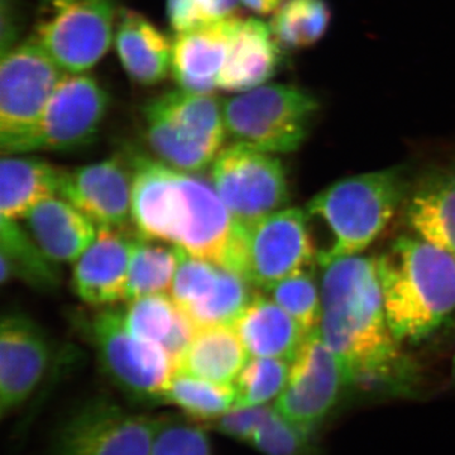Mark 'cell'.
Instances as JSON below:
<instances>
[{
    "label": "cell",
    "mask_w": 455,
    "mask_h": 455,
    "mask_svg": "<svg viewBox=\"0 0 455 455\" xmlns=\"http://www.w3.org/2000/svg\"><path fill=\"white\" fill-rule=\"evenodd\" d=\"M239 17L228 18L176 33L171 74L180 89L212 94L229 52Z\"/></svg>",
    "instance_id": "obj_18"
},
{
    "label": "cell",
    "mask_w": 455,
    "mask_h": 455,
    "mask_svg": "<svg viewBox=\"0 0 455 455\" xmlns=\"http://www.w3.org/2000/svg\"><path fill=\"white\" fill-rule=\"evenodd\" d=\"M20 278L33 289L50 292L60 284L56 263L47 259L17 220L0 217V283Z\"/></svg>",
    "instance_id": "obj_26"
},
{
    "label": "cell",
    "mask_w": 455,
    "mask_h": 455,
    "mask_svg": "<svg viewBox=\"0 0 455 455\" xmlns=\"http://www.w3.org/2000/svg\"><path fill=\"white\" fill-rule=\"evenodd\" d=\"M272 407L252 406L235 407L226 415L214 421L215 430L223 435L229 436L239 442L248 443L253 438L254 433L263 423Z\"/></svg>",
    "instance_id": "obj_38"
},
{
    "label": "cell",
    "mask_w": 455,
    "mask_h": 455,
    "mask_svg": "<svg viewBox=\"0 0 455 455\" xmlns=\"http://www.w3.org/2000/svg\"><path fill=\"white\" fill-rule=\"evenodd\" d=\"M322 268L319 331L350 385H403L410 364L386 317L377 259L358 254Z\"/></svg>",
    "instance_id": "obj_1"
},
{
    "label": "cell",
    "mask_w": 455,
    "mask_h": 455,
    "mask_svg": "<svg viewBox=\"0 0 455 455\" xmlns=\"http://www.w3.org/2000/svg\"><path fill=\"white\" fill-rule=\"evenodd\" d=\"M152 242L145 236H137L128 271L127 301L170 292L179 265L180 248Z\"/></svg>",
    "instance_id": "obj_27"
},
{
    "label": "cell",
    "mask_w": 455,
    "mask_h": 455,
    "mask_svg": "<svg viewBox=\"0 0 455 455\" xmlns=\"http://www.w3.org/2000/svg\"><path fill=\"white\" fill-rule=\"evenodd\" d=\"M118 14L116 0H40L32 37L65 73H86L109 50Z\"/></svg>",
    "instance_id": "obj_7"
},
{
    "label": "cell",
    "mask_w": 455,
    "mask_h": 455,
    "mask_svg": "<svg viewBox=\"0 0 455 455\" xmlns=\"http://www.w3.org/2000/svg\"><path fill=\"white\" fill-rule=\"evenodd\" d=\"M128 302L123 310L127 331L140 340L161 346L172 331L178 314V307L171 296L156 293Z\"/></svg>",
    "instance_id": "obj_33"
},
{
    "label": "cell",
    "mask_w": 455,
    "mask_h": 455,
    "mask_svg": "<svg viewBox=\"0 0 455 455\" xmlns=\"http://www.w3.org/2000/svg\"><path fill=\"white\" fill-rule=\"evenodd\" d=\"M132 169V221L140 235L180 247L193 220L185 172L136 156Z\"/></svg>",
    "instance_id": "obj_14"
},
{
    "label": "cell",
    "mask_w": 455,
    "mask_h": 455,
    "mask_svg": "<svg viewBox=\"0 0 455 455\" xmlns=\"http://www.w3.org/2000/svg\"><path fill=\"white\" fill-rule=\"evenodd\" d=\"M233 328L250 357L292 362L307 333L269 296L254 295Z\"/></svg>",
    "instance_id": "obj_23"
},
{
    "label": "cell",
    "mask_w": 455,
    "mask_h": 455,
    "mask_svg": "<svg viewBox=\"0 0 455 455\" xmlns=\"http://www.w3.org/2000/svg\"><path fill=\"white\" fill-rule=\"evenodd\" d=\"M348 376L319 328L307 335L290 368L289 381L275 410L299 429L311 433L333 410Z\"/></svg>",
    "instance_id": "obj_13"
},
{
    "label": "cell",
    "mask_w": 455,
    "mask_h": 455,
    "mask_svg": "<svg viewBox=\"0 0 455 455\" xmlns=\"http://www.w3.org/2000/svg\"><path fill=\"white\" fill-rule=\"evenodd\" d=\"M307 434L289 423L272 407L250 444L265 455H307Z\"/></svg>",
    "instance_id": "obj_35"
},
{
    "label": "cell",
    "mask_w": 455,
    "mask_h": 455,
    "mask_svg": "<svg viewBox=\"0 0 455 455\" xmlns=\"http://www.w3.org/2000/svg\"><path fill=\"white\" fill-rule=\"evenodd\" d=\"M65 71L35 38L0 59V148L18 155L31 137Z\"/></svg>",
    "instance_id": "obj_8"
},
{
    "label": "cell",
    "mask_w": 455,
    "mask_h": 455,
    "mask_svg": "<svg viewBox=\"0 0 455 455\" xmlns=\"http://www.w3.org/2000/svg\"><path fill=\"white\" fill-rule=\"evenodd\" d=\"M251 286L252 284L242 275L220 267L217 284L211 295L184 313L190 317L197 329L206 326H233L254 298Z\"/></svg>",
    "instance_id": "obj_30"
},
{
    "label": "cell",
    "mask_w": 455,
    "mask_h": 455,
    "mask_svg": "<svg viewBox=\"0 0 455 455\" xmlns=\"http://www.w3.org/2000/svg\"><path fill=\"white\" fill-rule=\"evenodd\" d=\"M309 215L283 208L252 223L238 224L232 269L253 287L267 290L284 278L311 269L316 260Z\"/></svg>",
    "instance_id": "obj_6"
},
{
    "label": "cell",
    "mask_w": 455,
    "mask_h": 455,
    "mask_svg": "<svg viewBox=\"0 0 455 455\" xmlns=\"http://www.w3.org/2000/svg\"><path fill=\"white\" fill-rule=\"evenodd\" d=\"M233 326L199 328L175 371L218 385L233 386L250 359Z\"/></svg>",
    "instance_id": "obj_24"
},
{
    "label": "cell",
    "mask_w": 455,
    "mask_h": 455,
    "mask_svg": "<svg viewBox=\"0 0 455 455\" xmlns=\"http://www.w3.org/2000/svg\"><path fill=\"white\" fill-rule=\"evenodd\" d=\"M269 298L298 322L305 333L319 328L322 322V291L311 269L284 278L267 290Z\"/></svg>",
    "instance_id": "obj_32"
},
{
    "label": "cell",
    "mask_w": 455,
    "mask_h": 455,
    "mask_svg": "<svg viewBox=\"0 0 455 455\" xmlns=\"http://www.w3.org/2000/svg\"><path fill=\"white\" fill-rule=\"evenodd\" d=\"M331 20L326 0H284L269 27L281 47L300 50L322 40Z\"/></svg>",
    "instance_id": "obj_29"
},
{
    "label": "cell",
    "mask_w": 455,
    "mask_h": 455,
    "mask_svg": "<svg viewBox=\"0 0 455 455\" xmlns=\"http://www.w3.org/2000/svg\"><path fill=\"white\" fill-rule=\"evenodd\" d=\"M113 41L123 70L132 82L154 86L166 79L172 41L145 16L131 9L119 12Z\"/></svg>",
    "instance_id": "obj_22"
},
{
    "label": "cell",
    "mask_w": 455,
    "mask_h": 455,
    "mask_svg": "<svg viewBox=\"0 0 455 455\" xmlns=\"http://www.w3.org/2000/svg\"><path fill=\"white\" fill-rule=\"evenodd\" d=\"M147 145L172 169H206L226 140L223 101L212 94L176 89L149 99L142 108Z\"/></svg>",
    "instance_id": "obj_4"
},
{
    "label": "cell",
    "mask_w": 455,
    "mask_h": 455,
    "mask_svg": "<svg viewBox=\"0 0 455 455\" xmlns=\"http://www.w3.org/2000/svg\"><path fill=\"white\" fill-rule=\"evenodd\" d=\"M164 403L179 407L196 420L215 421L235 409V385H218L175 371L164 391Z\"/></svg>",
    "instance_id": "obj_28"
},
{
    "label": "cell",
    "mask_w": 455,
    "mask_h": 455,
    "mask_svg": "<svg viewBox=\"0 0 455 455\" xmlns=\"http://www.w3.org/2000/svg\"><path fill=\"white\" fill-rule=\"evenodd\" d=\"M64 170L38 157L9 155L0 164V217L25 220L38 204L59 196Z\"/></svg>",
    "instance_id": "obj_25"
},
{
    "label": "cell",
    "mask_w": 455,
    "mask_h": 455,
    "mask_svg": "<svg viewBox=\"0 0 455 455\" xmlns=\"http://www.w3.org/2000/svg\"><path fill=\"white\" fill-rule=\"evenodd\" d=\"M51 344L41 326L20 313L0 323V412L16 411L37 390L49 370Z\"/></svg>",
    "instance_id": "obj_15"
},
{
    "label": "cell",
    "mask_w": 455,
    "mask_h": 455,
    "mask_svg": "<svg viewBox=\"0 0 455 455\" xmlns=\"http://www.w3.org/2000/svg\"><path fill=\"white\" fill-rule=\"evenodd\" d=\"M212 187L242 226L286 208L290 193L286 172L275 155L233 143L212 164Z\"/></svg>",
    "instance_id": "obj_11"
},
{
    "label": "cell",
    "mask_w": 455,
    "mask_h": 455,
    "mask_svg": "<svg viewBox=\"0 0 455 455\" xmlns=\"http://www.w3.org/2000/svg\"><path fill=\"white\" fill-rule=\"evenodd\" d=\"M59 196L98 228L125 230L132 221V169L119 157L62 173Z\"/></svg>",
    "instance_id": "obj_16"
},
{
    "label": "cell",
    "mask_w": 455,
    "mask_h": 455,
    "mask_svg": "<svg viewBox=\"0 0 455 455\" xmlns=\"http://www.w3.org/2000/svg\"><path fill=\"white\" fill-rule=\"evenodd\" d=\"M406 220L416 235L455 257V164L427 172L410 188Z\"/></svg>",
    "instance_id": "obj_20"
},
{
    "label": "cell",
    "mask_w": 455,
    "mask_h": 455,
    "mask_svg": "<svg viewBox=\"0 0 455 455\" xmlns=\"http://www.w3.org/2000/svg\"><path fill=\"white\" fill-rule=\"evenodd\" d=\"M319 100L287 84H265L223 101L227 134L266 154L298 151L309 136Z\"/></svg>",
    "instance_id": "obj_5"
},
{
    "label": "cell",
    "mask_w": 455,
    "mask_h": 455,
    "mask_svg": "<svg viewBox=\"0 0 455 455\" xmlns=\"http://www.w3.org/2000/svg\"><path fill=\"white\" fill-rule=\"evenodd\" d=\"M110 99L106 89L88 73H65L37 127L18 154L73 151L97 139Z\"/></svg>",
    "instance_id": "obj_12"
},
{
    "label": "cell",
    "mask_w": 455,
    "mask_h": 455,
    "mask_svg": "<svg viewBox=\"0 0 455 455\" xmlns=\"http://www.w3.org/2000/svg\"><path fill=\"white\" fill-rule=\"evenodd\" d=\"M409 191L405 169L390 167L341 179L314 196L307 215L324 221L333 235L331 244L317 252L316 262L324 266L367 250L405 203Z\"/></svg>",
    "instance_id": "obj_3"
},
{
    "label": "cell",
    "mask_w": 455,
    "mask_h": 455,
    "mask_svg": "<svg viewBox=\"0 0 455 455\" xmlns=\"http://www.w3.org/2000/svg\"><path fill=\"white\" fill-rule=\"evenodd\" d=\"M291 362L251 357L235 382V407L266 406L278 398L289 381Z\"/></svg>",
    "instance_id": "obj_31"
},
{
    "label": "cell",
    "mask_w": 455,
    "mask_h": 455,
    "mask_svg": "<svg viewBox=\"0 0 455 455\" xmlns=\"http://www.w3.org/2000/svg\"><path fill=\"white\" fill-rule=\"evenodd\" d=\"M25 220L27 232L56 265L76 262L98 235V227L59 196L38 204Z\"/></svg>",
    "instance_id": "obj_21"
},
{
    "label": "cell",
    "mask_w": 455,
    "mask_h": 455,
    "mask_svg": "<svg viewBox=\"0 0 455 455\" xmlns=\"http://www.w3.org/2000/svg\"><path fill=\"white\" fill-rule=\"evenodd\" d=\"M281 61L283 47L271 27L259 18H241L218 77V89L239 94L265 85Z\"/></svg>",
    "instance_id": "obj_19"
},
{
    "label": "cell",
    "mask_w": 455,
    "mask_h": 455,
    "mask_svg": "<svg viewBox=\"0 0 455 455\" xmlns=\"http://www.w3.org/2000/svg\"><path fill=\"white\" fill-rule=\"evenodd\" d=\"M241 0H166V16L175 33L235 17Z\"/></svg>",
    "instance_id": "obj_36"
},
{
    "label": "cell",
    "mask_w": 455,
    "mask_h": 455,
    "mask_svg": "<svg viewBox=\"0 0 455 455\" xmlns=\"http://www.w3.org/2000/svg\"><path fill=\"white\" fill-rule=\"evenodd\" d=\"M454 367H455V361H454Z\"/></svg>",
    "instance_id": "obj_41"
},
{
    "label": "cell",
    "mask_w": 455,
    "mask_h": 455,
    "mask_svg": "<svg viewBox=\"0 0 455 455\" xmlns=\"http://www.w3.org/2000/svg\"><path fill=\"white\" fill-rule=\"evenodd\" d=\"M20 28L13 0H2V27H0V51L3 53L13 49L18 42Z\"/></svg>",
    "instance_id": "obj_39"
},
{
    "label": "cell",
    "mask_w": 455,
    "mask_h": 455,
    "mask_svg": "<svg viewBox=\"0 0 455 455\" xmlns=\"http://www.w3.org/2000/svg\"><path fill=\"white\" fill-rule=\"evenodd\" d=\"M220 266L197 259L180 248L179 265L171 284L170 296L182 311L205 300L214 290Z\"/></svg>",
    "instance_id": "obj_34"
},
{
    "label": "cell",
    "mask_w": 455,
    "mask_h": 455,
    "mask_svg": "<svg viewBox=\"0 0 455 455\" xmlns=\"http://www.w3.org/2000/svg\"><path fill=\"white\" fill-rule=\"evenodd\" d=\"M383 307L400 343L429 337L455 311V257L420 236H400L377 259Z\"/></svg>",
    "instance_id": "obj_2"
},
{
    "label": "cell",
    "mask_w": 455,
    "mask_h": 455,
    "mask_svg": "<svg viewBox=\"0 0 455 455\" xmlns=\"http://www.w3.org/2000/svg\"><path fill=\"white\" fill-rule=\"evenodd\" d=\"M86 333L101 370L125 396L137 403H164L175 367L160 344L140 340L127 331L123 310L98 311Z\"/></svg>",
    "instance_id": "obj_9"
},
{
    "label": "cell",
    "mask_w": 455,
    "mask_h": 455,
    "mask_svg": "<svg viewBox=\"0 0 455 455\" xmlns=\"http://www.w3.org/2000/svg\"><path fill=\"white\" fill-rule=\"evenodd\" d=\"M160 423L109 398H92L57 427L50 455H151Z\"/></svg>",
    "instance_id": "obj_10"
},
{
    "label": "cell",
    "mask_w": 455,
    "mask_h": 455,
    "mask_svg": "<svg viewBox=\"0 0 455 455\" xmlns=\"http://www.w3.org/2000/svg\"><path fill=\"white\" fill-rule=\"evenodd\" d=\"M242 4L259 16L275 13L283 4L284 0H241Z\"/></svg>",
    "instance_id": "obj_40"
},
{
    "label": "cell",
    "mask_w": 455,
    "mask_h": 455,
    "mask_svg": "<svg viewBox=\"0 0 455 455\" xmlns=\"http://www.w3.org/2000/svg\"><path fill=\"white\" fill-rule=\"evenodd\" d=\"M151 455H212L211 440L197 425L161 418Z\"/></svg>",
    "instance_id": "obj_37"
},
{
    "label": "cell",
    "mask_w": 455,
    "mask_h": 455,
    "mask_svg": "<svg viewBox=\"0 0 455 455\" xmlns=\"http://www.w3.org/2000/svg\"><path fill=\"white\" fill-rule=\"evenodd\" d=\"M136 239L125 230L98 228L95 241L74 263L73 287L80 300L97 307L125 300Z\"/></svg>",
    "instance_id": "obj_17"
}]
</instances>
